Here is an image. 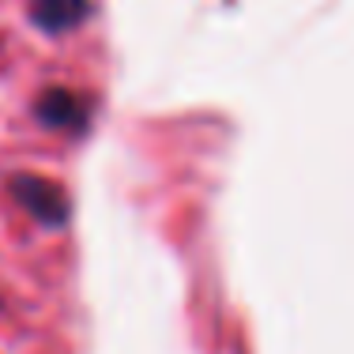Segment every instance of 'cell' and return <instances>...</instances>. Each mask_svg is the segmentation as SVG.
<instances>
[{
    "instance_id": "6da1fadb",
    "label": "cell",
    "mask_w": 354,
    "mask_h": 354,
    "mask_svg": "<svg viewBox=\"0 0 354 354\" xmlns=\"http://www.w3.org/2000/svg\"><path fill=\"white\" fill-rule=\"evenodd\" d=\"M8 192H12V200L35 218L38 226H49V230H53V226L68 223L72 200H68V192H64L57 181H49V177L15 174L12 181H8Z\"/></svg>"
},
{
    "instance_id": "7a4b0ae2",
    "label": "cell",
    "mask_w": 354,
    "mask_h": 354,
    "mask_svg": "<svg viewBox=\"0 0 354 354\" xmlns=\"http://www.w3.org/2000/svg\"><path fill=\"white\" fill-rule=\"evenodd\" d=\"M35 117L46 129L57 132H83L91 124V102L72 87H46L35 102Z\"/></svg>"
},
{
    "instance_id": "3957f363",
    "label": "cell",
    "mask_w": 354,
    "mask_h": 354,
    "mask_svg": "<svg viewBox=\"0 0 354 354\" xmlns=\"http://www.w3.org/2000/svg\"><path fill=\"white\" fill-rule=\"evenodd\" d=\"M91 15V0H30V19L46 35H68Z\"/></svg>"
}]
</instances>
